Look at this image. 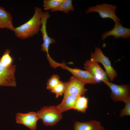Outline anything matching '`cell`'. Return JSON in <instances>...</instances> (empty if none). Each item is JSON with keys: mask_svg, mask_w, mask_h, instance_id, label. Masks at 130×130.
<instances>
[{"mask_svg": "<svg viewBox=\"0 0 130 130\" xmlns=\"http://www.w3.org/2000/svg\"><path fill=\"white\" fill-rule=\"evenodd\" d=\"M10 51L7 49L0 58V86L15 87L14 73L16 66L12 64Z\"/></svg>", "mask_w": 130, "mask_h": 130, "instance_id": "obj_1", "label": "cell"}, {"mask_svg": "<svg viewBox=\"0 0 130 130\" xmlns=\"http://www.w3.org/2000/svg\"><path fill=\"white\" fill-rule=\"evenodd\" d=\"M32 17L22 25L14 28L13 31L18 38L24 39L32 37L37 34L40 29L41 18L43 13L42 10L35 7Z\"/></svg>", "mask_w": 130, "mask_h": 130, "instance_id": "obj_2", "label": "cell"}, {"mask_svg": "<svg viewBox=\"0 0 130 130\" xmlns=\"http://www.w3.org/2000/svg\"><path fill=\"white\" fill-rule=\"evenodd\" d=\"M62 113L56 106H45L37 113L39 119L45 125L52 126L57 123L62 117Z\"/></svg>", "mask_w": 130, "mask_h": 130, "instance_id": "obj_3", "label": "cell"}, {"mask_svg": "<svg viewBox=\"0 0 130 130\" xmlns=\"http://www.w3.org/2000/svg\"><path fill=\"white\" fill-rule=\"evenodd\" d=\"M117 8V6L116 5L104 3L89 7L85 13H97L102 18L110 19L115 23L120 22V20L115 13Z\"/></svg>", "mask_w": 130, "mask_h": 130, "instance_id": "obj_4", "label": "cell"}, {"mask_svg": "<svg viewBox=\"0 0 130 130\" xmlns=\"http://www.w3.org/2000/svg\"><path fill=\"white\" fill-rule=\"evenodd\" d=\"M91 60L98 63H101L103 66L105 72L111 81L117 77L116 71L111 66V62L109 58L104 54L100 48H95L94 52L91 53Z\"/></svg>", "mask_w": 130, "mask_h": 130, "instance_id": "obj_5", "label": "cell"}, {"mask_svg": "<svg viewBox=\"0 0 130 130\" xmlns=\"http://www.w3.org/2000/svg\"><path fill=\"white\" fill-rule=\"evenodd\" d=\"M110 89V97L114 101L124 102L130 98V87L129 85H117L109 81H103Z\"/></svg>", "mask_w": 130, "mask_h": 130, "instance_id": "obj_6", "label": "cell"}, {"mask_svg": "<svg viewBox=\"0 0 130 130\" xmlns=\"http://www.w3.org/2000/svg\"><path fill=\"white\" fill-rule=\"evenodd\" d=\"M65 87L64 96L71 95L79 97L83 96L87 91L84 87L85 84L79 79L74 76L65 82Z\"/></svg>", "mask_w": 130, "mask_h": 130, "instance_id": "obj_7", "label": "cell"}, {"mask_svg": "<svg viewBox=\"0 0 130 130\" xmlns=\"http://www.w3.org/2000/svg\"><path fill=\"white\" fill-rule=\"evenodd\" d=\"M50 17L48 11L43 13L41 18V26L40 30L41 32L43 43L41 45V50L42 52H46V57L48 61L52 59L48 52L49 47L50 45L54 43L56 40L49 37L46 30V25L47 20Z\"/></svg>", "mask_w": 130, "mask_h": 130, "instance_id": "obj_8", "label": "cell"}, {"mask_svg": "<svg viewBox=\"0 0 130 130\" xmlns=\"http://www.w3.org/2000/svg\"><path fill=\"white\" fill-rule=\"evenodd\" d=\"M85 70L98 81H109L105 71L102 69L98 63L90 60H87L84 64Z\"/></svg>", "mask_w": 130, "mask_h": 130, "instance_id": "obj_9", "label": "cell"}, {"mask_svg": "<svg viewBox=\"0 0 130 130\" xmlns=\"http://www.w3.org/2000/svg\"><path fill=\"white\" fill-rule=\"evenodd\" d=\"M39 119L37 113L30 112L23 114L18 113L16 115L17 123L23 124L31 130H35L37 122Z\"/></svg>", "mask_w": 130, "mask_h": 130, "instance_id": "obj_10", "label": "cell"}, {"mask_svg": "<svg viewBox=\"0 0 130 130\" xmlns=\"http://www.w3.org/2000/svg\"><path fill=\"white\" fill-rule=\"evenodd\" d=\"M60 67L63 69H65L71 72L75 77L79 79L85 84H95L98 81L89 72L80 69L72 68L67 66L65 64L61 63Z\"/></svg>", "mask_w": 130, "mask_h": 130, "instance_id": "obj_11", "label": "cell"}, {"mask_svg": "<svg viewBox=\"0 0 130 130\" xmlns=\"http://www.w3.org/2000/svg\"><path fill=\"white\" fill-rule=\"evenodd\" d=\"M113 28L110 30L104 32L101 38L104 40L107 37L113 36L115 39L121 37L123 39H129L130 37V29L125 27L120 22L115 23Z\"/></svg>", "mask_w": 130, "mask_h": 130, "instance_id": "obj_12", "label": "cell"}, {"mask_svg": "<svg viewBox=\"0 0 130 130\" xmlns=\"http://www.w3.org/2000/svg\"><path fill=\"white\" fill-rule=\"evenodd\" d=\"M74 130H104L100 123L93 120L85 122L77 121L74 124Z\"/></svg>", "mask_w": 130, "mask_h": 130, "instance_id": "obj_13", "label": "cell"}, {"mask_svg": "<svg viewBox=\"0 0 130 130\" xmlns=\"http://www.w3.org/2000/svg\"><path fill=\"white\" fill-rule=\"evenodd\" d=\"M78 97L71 95L64 96L61 103L56 106L62 113L71 109H74Z\"/></svg>", "mask_w": 130, "mask_h": 130, "instance_id": "obj_14", "label": "cell"}, {"mask_svg": "<svg viewBox=\"0 0 130 130\" xmlns=\"http://www.w3.org/2000/svg\"><path fill=\"white\" fill-rule=\"evenodd\" d=\"M0 20L5 28L13 31L14 29L12 16L3 7L0 6Z\"/></svg>", "mask_w": 130, "mask_h": 130, "instance_id": "obj_15", "label": "cell"}, {"mask_svg": "<svg viewBox=\"0 0 130 130\" xmlns=\"http://www.w3.org/2000/svg\"><path fill=\"white\" fill-rule=\"evenodd\" d=\"M88 98L83 96L78 97L74 109L84 113L88 108Z\"/></svg>", "mask_w": 130, "mask_h": 130, "instance_id": "obj_16", "label": "cell"}, {"mask_svg": "<svg viewBox=\"0 0 130 130\" xmlns=\"http://www.w3.org/2000/svg\"><path fill=\"white\" fill-rule=\"evenodd\" d=\"M70 11H74L72 0H64L62 3L58 7L50 10L51 12L60 11L67 14Z\"/></svg>", "mask_w": 130, "mask_h": 130, "instance_id": "obj_17", "label": "cell"}, {"mask_svg": "<svg viewBox=\"0 0 130 130\" xmlns=\"http://www.w3.org/2000/svg\"><path fill=\"white\" fill-rule=\"evenodd\" d=\"M64 0H44L43 6L44 10H50L57 7L63 2Z\"/></svg>", "mask_w": 130, "mask_h": 130, "instance_id": "obj_18", "label": "cell"}, {"mask_svg": "<svg viewBox=\"0 0 130 130\" xmlns=\"http://www.w3.org/2000/svg\"><path fill=\"white\" fill-rule=\"evenodd\" d=\"M59 79V77L58 75L54 74L51 76L48 80L47 83V89L51 90L54 88L60 81Z\"/></svg>", "mask_w": 130, "mask_h": 130, "instance_id": "obj_19", "label": "cell"}, {"mask_svg": "<svg viewBox=\"0 0 130 130\" xmlns=\"http://www.w3.org/2000/svg\"><path fill=\"white\" fill-rule=\"evenodd\" d=\"M65 87V83L60 81L56 86L51 90V91L55 94L56 98H58L64 93Z\"/></svg>", "mask_w": 130, "mask_h": 130, "instance_id": "obj_20", "label": "cell"}, {"mask_svg": "<svg viewBox=\"0 0 130 130\" xmlns=\"http://www.w3.org/2000/svg\"><path fill=\"white\" fill-rule=\"evenodd\" d=\"M125 104L124 108L120 112V116L122 117L130 115V98L125 100L124 102Z\"/></svg>", "mask_w": 130, "mask_h": 130, "instance_id": "obj_21", "label": "cell"}, {"mask_svg": "<svg viewBox=\"0 0 130 130\" xmlns=\"http://www.w3.org/2000/svg\"><path fill=\"white\" fill-rule=\"evenodd\" d=\"M5 27L0 20V28H4Z\"/></svg>", "mask_w": 130, "mask_h": 130, "instance_id": "obj_22", "label": "cell"}]
</instances>
